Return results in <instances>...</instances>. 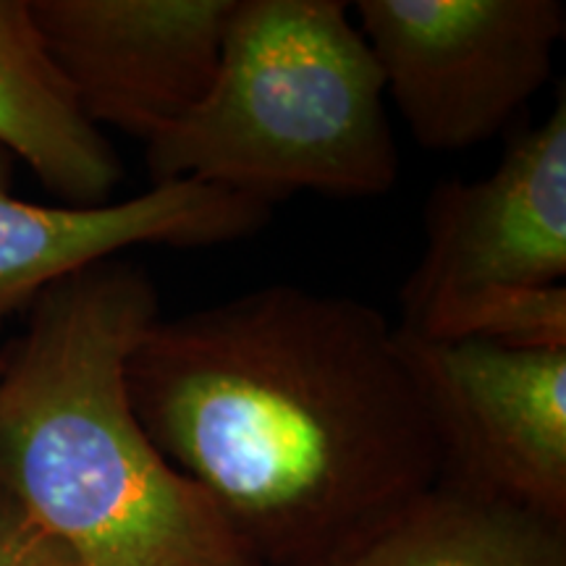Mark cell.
<instances>
[{
    "label": "cell",
    "mask_w": 566,
    "mask_h": 566,
    "mask_svg": "<svg viewBox=\"0 0 566 566\" xmlns=\"http://www.w3.org/2000/svg\"><path fill=\"white\" fill-rule=\"evenodd\" d=\"M126 388L260 566H334L441 478L396 325L357 296L271 283L158 317Z\"/></svg>",
    "instance_id": "6da1fadb"
},
{
    "label": "cell",
    "mask_w": 566,
    "mask_h": 566,
    "mask_svg": "<svg viewBox=\"0 0 566 566\" xmlns=\"http://www.w3.org/2000/svg\"><path fill=\"white\" fill-rule=\"evenodd\" d=\"M0 352V488L80 566H260L134 415L158 289L111 258L48 286Z\"/></svg>",
    "instance_id": "7a4b0ae2"
},
{
    "label": "cell",
    "mask_w": 566,
    "mask_h": 566,
    "mask_svg": "<svg viewBox=\"0 0 566 566\" xmlns=\"http://www.w3.org/2000/svg\"><path fill=\"white\" fill-rule=\"evenodd\" d=\"M153 184L252 200L380 197L399 179L386 84L342 0H237L205 97L145 145Z\"/></svg>",
    "instance_id": "3957f363"
},
{
    "label": "cell",
    "mask_w": 566,
    "mask_h": 566,
    "mask_svg": "<svg viewBox=\"0 0 566 566\" xmlns=\"http://www.w3.org/2000/svg\"><path fill=\"white\" fill-rule=\"evenodd\" d=\"M566 101L483 179L436 184L396 328L417 338L566 346Z\"/></svg>",
    "instance_id": "277c9868"
},
{
    "label": "cell",
    "mask_w": 566,
    "mask_h": 566,
    "mask_svg": "<svg viewBox=\"0 0 566 566\" xmlns=\"http://www.w3.org/2000/svg\"><path fill=\"white\" fill-rule=\"evenodd\" d=\"M359 32L417 145L501 134L554 74L562 0H359Z\"/></svg>",
    "instance_id": "5b68a950"
},
{
    "label": "cell",
    "mask_w": 566,
    "mask_h": 566,
    "mask_svg": "<svg viewBox=\"0 0 566 566\" xmlns=\"http://www.w3.org/2000/svg\"><path fill=\"white\" fill-rule=\"evenodd\" d=\"M396 334L441 451L438 480L566 522V346Z\"/></svg>",
    "instance_id": "8992f818"
},
{
    "label": "cell",
    "mask_w": 566,
    "mask_h": 566,
    "mask_svg": "<svg viewBox=\"0 0 566 566\" xmlns=\"http://www.w3.org/2000/svg\"><path fill=\"white\" fill-rule=\"evenodd\" d=\"M237 0H30L90 124L147 145L216 80Z\"/></svg>",
    "instance_id": "52a82bcc"
},
{
    "label": "cell",
    "mask_w": 566,
    "mask_h": 566,
    "mask_svg": "<svg viewBox=\"0 0 566 566\" xmlns=\"http://www.w3.org/2000/svg\"><path fill=\"white\" fill-rule=\"evenodd\" d=\"M268 221L265 202L200 181L153 184L95 208L21 200L9 192V153L0 150V331L55 281L129 247L242 242Z\"/></svg>",
    "instance_id": "ba28073f"
},
{
    "label": "cell",
    "mask_w": 566,
    "mask_h": 566,
    "mask_svg": "<svg viewBox=\"0 0 566 566\" xmlns=\"http://www.w3.org/2000/svg\"><path fill=\"white\" fill-rule=\"evenodd\" d=\"M0 150L71 208L111 202L124 166L90 124L34 24L30 0H0Z\"/></svg>",
    "instance_id": "9c48e42d"
},
{
    "label": "cell",
    "mask_w": 566,
    "mask_h": 566,
    "mask_svg": "<svg viewBox=\"0 0 566 566\" xmlns=\"http://www.w3.org/2000/svg\"><path fill=\"white\" fill-rule=\"evenodd\" d=\"M334 566H566V522L438 480Z\"/></svg>",
    "instance_id": "30bf717a"
},
{
    "label": "cell",
    "mask_w": 566,
    "mask_h": 566,
    "mask_svg": "<svg viewBox=\"0 0 566 566\" xmlns=\"http://www.w3.org/2000/svg\"><path fill=\"white\" fill-rule=\"evenodd\" d=\"M0 566H80L0 488Z\"/></svg>",
    "instance_id": "8fae6325"
}]
</instances>
